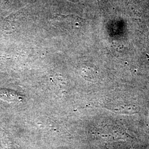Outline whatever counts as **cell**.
Here are the masks:
<instances>
[{
  "instance_id": "cell-1",
  "label": "cell",
  "mask_w": 149,
  "mask_h": 149,
  "mask_svg": "<svg viewBox=\"0 0 149 149\" xmlns=\"http://www.w3.org/2000/svg\"><path fill=\"white\" fill-rule=\"evenodd\" d=\"M20 96L15 91L9 90H0V98L5 101L16 102L20 101Z\"/></svg>"
}]
</instances>
